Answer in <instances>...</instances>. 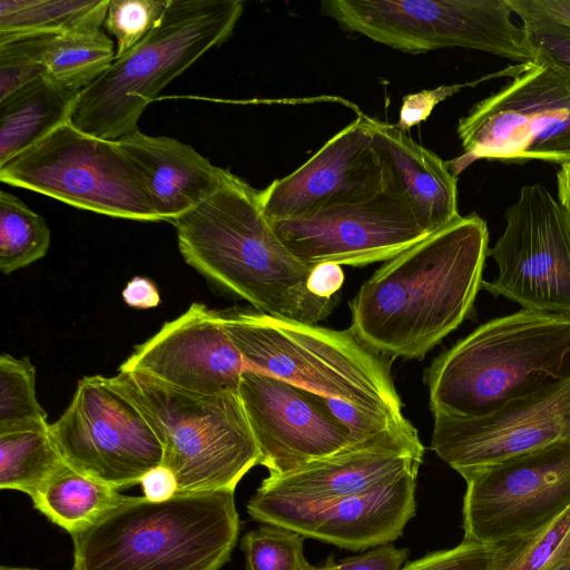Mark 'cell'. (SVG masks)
<instances>
[{
	"label": "cell",
	"mask_w": 570,
	"mask_h": 570,
	"mask_svg": "<svg viewBox=\"0 0 570 570\" xmlns=\"http://www.w3.org/2000/svg\"><path fill=\"white\" fill-rule=\"evenodd\" d=\"M489 249L475 213L430 234L361 285L350 330L386 357L423 358L471 316Z\"/></svg>",
	"instance_id": "cell-1"
},
{
	"label": "cell",
	"mask_w": 570,
	"mask_h": 570,
	"mask_svg": "<svg viewBox=\"0 0 570 570\" xmlns=\"http://www.w3.org/2000/svg\"><path fill=\"white\" fill-rule=\"evenodd\" d=\"M185 262L255 309L307 324L325 320L334 297L313 294L314 266L295 258L264 214L261 190L223 168L217 188L171 223Z\"/></svg>",
	"instance_id": "cell-2"
},
{
	"label": "cell",
	"mask_w": 570,
	"mask_h": 570,
	"mask_svg": "<svg viewBox=\"0 0 570 570\" xmlns=\"http://www.w3.org/2000/svg\"><path fill=\"white\" fill-rule=\"evenodd\" d=\"M570 379V314L520 309L483 323L424 374L435 414L475 417Z\"/></svg>",
	"instance_id": "cell-3"
},
{
	"label": "cell",
	"mask_w": 570,
	"mask_h": 570,
	"mask_svg": "<svg viewBox=\"0 0 570 570\" xmlns=\"http://www.w3.org/2000/svg\"><path fill=\"white\" fill-rule=\"evenodd\" d=\"M234 492L126 495L72 537V570H219L239 533Z\"/></svg>",
	"instance_id": "cell-4"
},
{
	"label": "cell",
	"mask_w": 570,
	"mask_h": 570,
	"mask_svg": "<svg viewBox=\"0 0 570 570\" xmlns=\"http://www.w3.org/2000/svg\"><path fill=\"white\" fill-rule=\"evenodd\" d=\"M219 312L248 368L371 413L405 417L389 357L350 328L331 330L237 306Z\"/></svg>",
	"instance_id": "cell-5"
},
{
	"label": "cell",
	"mask_w": 570,
	"mask_h": 570,
	"mask_svg": "<svg viewBox=\"0 0 570 570\" xmlns=\"http://www.w3.org/2000/svg\"><path fill=\"white\" fill-rule=\"evenodd\" d=\"M243 12L240 0H168L147 37L80 92L72 121L108 140L137 130L147 106L203 55L222 46Z\"/></svg>",
	"instance_id": "cell-6"
},
{
	"label": "cell",
	"mask_w": 570,
	"mask_h": 570,
	"mask_svg": "<svg viewBox=\"0 0 570 570\" xmlns=\"http://www.w3.org/2000/svg\"><path fill=\"white\" fill-rule=\"evenodd\" d=\"M107 379L157 434L164 446L161 464L175 474L177 493L235 491L259 464L238 389L194 393L139 372Z\"/></svg>",
	"instance_id": "cell-7"
},
{
	"label": "cell",
	"mask_w": 570,
	"mask_h": 570,
	"mask_svg": "<svg viewBox=\"0 0 570 570\" xmlns=\"http://www.w3.org/2000/svg\"><path fill=\"white\" fill-rule=\"evenodd\" d=\"M511 78L459 119L463 153L446 161L456 177L480 159L570 164V76L534 57Z\"/></svg>",
	"instance_id": "cell-8"
},
{
	"label": "cell",
	"mask_w": 570,
	"mask_h": 570,
	"mask_svg": "<svg viewBox=\"0 0 570 570\" xmlns=\"http://www.w3.org/2000/svg\"><path fill=\"white\" fill-rule=\"evenodd\" d=\"M0 180L97 214L160 222L146 183L116 140L66 120L0 165Z\"/></svg>",
	"instance_id": "cell-9"
},
{
	"label": "cell",
	"mask_w": 570,
	"mask_h": 570,
	"mask_svg": "<svg viewBox=\"0 0 570 570\" xmlns=\"http://www.w3.org/2000/svg\"><path fill=\"white\" fill-rule=\"evenodd\" d=\"M321 11L345 31L407 53L465 48L533 61L507 0H326Z\"/></svg>",
	"instance_id": "cell-10"
},
{
	"label": "cell",
	"mask_w": 570,
	"mask_h": 570,
	"mask_svg": "<svg viewBox=\"0 0 570 570\" xmlns=\"http://www.w3.org/2000/svg\"><path fill=\"white\" fill-rule=\"evenodd\" d=\"M464 539L499 544L532 534L570 508V439L459 472Z\"/></svg>",
	"instance_id": "cell-11"
},
{
	"label": "cell",
	"mask_w": 570,
	"mask_h": 570,
	"mask_svg": "<svg viewBox=\"0 0 570 570\" xmlns=\"http://www.w3.org/2000/svg\"><path fill=\"white\" fill-rule=\"evenodd\" d=\"M424 446L406 419L386 430L283 475H268L247 503L248 514L288 529L340 499L419 469Z\"/></svg>",
	"instance_id": "cell-12"
},
{
	"label": "cell",
	"mask_w": 570,
	"mask_h": 570,
	"mask_svg": "<svg viewBox=\"0 0 570 570\" xmlns=\"http://www.w3.org/2000/svg\"><path fill=\"white\" fill-rule=\"evenodd\" d=\"M49 430L70 468L116 490L140 483L163 463L164 446L153 428L102 375L78 381Z\"/></svg>",
	"instance_id": "cell-13"
},
{
	"label": "cell",
	"mask_w": 570,
	"mask_h": 570,
	"mask_svg": "<svg viewBox=\"0 0 570 570\" xmlns=\"http://www.w3.org/2000/svg\"><path fill=\"white\" fill-rule=\"evenodd\" d=\"M489 256L498 274L482 287L523 309L570 314V219L541 184L524 185L507 208Z\"/></svg>",
	"instance_id": "cell-14"
},
{
	"label": "cell",
	"mask_w": 570,
	"mask_h": 570,
	"mask_svg": "<svg viewBox=\"0 0 570 570\" xmlns=\"http://www.w3.org/2000/svg\"><path fill=\"white\" fill-rule=\"evenodd\" d=\"M271 225L289 253L311 266L386 262L430 235L390 187Z\"/></svg>",
	"instance_id": "cell-15"
},
{
	"label": "cell",
	"mask_w": 570,
	"mask_h": 570,
	"mask_svg": "<svg viewBox=\"0 0 570 570\" xmlns=\"http://www.w3.org/2000/svg\"><path fill=\"white\" fill-rule=\"evenodd\" d=\"M238 393L259 449V464L272 476L354 444L328 397L267 373L247 368Z\"/></svg>",
	"instance_id": "cell-16"
},
{
	"label": "cell",
	"mask_w": 570,
	"mask_h": 570,
	"mask_svg": "<svg viewBox=\"0 0 570 570\" xmlns=\"http://www.w3.org/2000/svg\"><path fill=\"white\" fill-rule=\"evenodd\" d=\"M570 439V379L485 415H434L431 449L458 473Z\"/></svg>",
	"instance_id": "cell-17"
},
{
	"label": "cell",
	"mask_w": 570,
	"mask_h": 570,
	"mask_svg": "<svg viewBox=\"0 0 570 570\" xmlns=\"http://www.w3.org/2000/svg\"><path fill=\"white\" fill-rule=\"evenodd\" d=\"M389 187L375 118L360 114L289 175L261 190L269 222L368 197Z\"/></svg>",
	"instance_id": "cell-18"
},
{
	"label": "cell",
	"mask_w": 570,
	"mask_h": 570,
	"mask_svg": "<svg viewBox=\"0 0 570 570\" xmlns=\"http://www.w3.org/2000/svg\"><path fill=\"white\" fill-rule=\"evenodd\" d=\"M247 368L220 312L195 302L135 346L118 372H139L184 391L215 394L238 389Z\"/></svg>",
	"instance_id": "cell-19"
},
{
	"label": "cell",
	"mask_w": 570,
	"mask_h": 570,
	"mask_svg": "<svg viewBox=\"0 0 570 570\" xmlns=\"http://www.w3.org/2000/svg\"><path fill=\"white\" fill-rule=\"evenodd\" d=\"M419 469L340 499L293 522L288 530L340 548L360 551L402 535L416 510Z\"/></svg>",
	"instance_id": "cell-20"
},
{
	"label": "cell",
	"mask_w": 570,
	"mask_h": 570,
	"mask_svg": "<svg viewBox=\"0 0 570 570\" xmlns=\"http://www.w3.org/2000/svg\"><path fill=\"white\" fill-rule=\"evenodd\" d=\"M116 141L141 174L160 220L173 223L220 183L223 168L178 139L137 129Z\"/></svg>",
	"instance_id": "cell-21"
},
{
	"label": "cell",
	"mask_w": 570,
	"mask_h": 570,
	"mask_svg": "<svg viewBox=\"0 0 570 570\" xmlns=\"http://www.w3.org/2000/svg\"><path fill=\"white\" fill-rule=\"evenodd\" d=\"M375 135L387 166L389 187L405 198L429 234L461 217L458 177L445 160L393 124L375 119Z\"/></svg>",
	"instance_id": "cell-22"
},
{
	"label": "cell",
	"mask_w": 570,
	"mask_h": 570,
	"mask_svg": "<svg viewBox=\"0 0 570 570\" xmlns=\"http://www.w3.org/2000/svg\"><path fill=\"white\" fill-rule=\"evenodd\" d=\"M80 92L43 76L0 101V165L72 118Z\"/></svg>",
	"instance_id": "cell-23"
},
{
	"label": "cell",
	"mask_w": 570,
	"mask_h": 570,
	"mask_svg": "<svg viewBox=\"0 0 570 570\" xmlns=\"http://www.w3.org/2000/svg\"><path fill=\"white\" fill-rule=\"evenodd\" d=\"M30 498L35 509L73 537L94 525L126 495L67 464Z\"/></svg>",
	"instance_id": "cell-24"
},
{
	"label": "cell",
	"mask_w": 570,
	"mask_h": 570,
	"mask_svg": "<svg viewBox=\"0 0 570 570\" xmlns=\"http://www.w3.org/2000/svg\"><path fill=\"white\" fill-rule=\"evenodd\" d=\"M109 0H0V42L32 35L100 29Z\"/></svg>",
	"instance_id": "cell-25"
},
{
	"label": "cell",
	"mask_w": 570,
	"mask_h": 570,
	"mask_svg": "<svg viewBox=\"0 0 570 570\" xmlns=\"http://www.w3.org/2000/svg\"><path fill=\"white\" fill-rule=\"evenodd\" d=\"M41 53L47 76L77 91L99 78L116 57L112 40L98 28L42 35Z\"/></svg>",
	"instance_id": "cell-26"
},
{
	"label": "cell",
	"mask_w": 570,
	"mask_h": 570,
	"mask_svg": "<svg viewBox=\"0 0 570 570\" xmlns=\"http://www.w3.org/2000/svg\"><path fill=\"white\" fill-rule=\"evenodd\" d=\"M66 465L49 428L0 434L1 490L30 497Z\"/></svg>",
	"instance_id": "cell-27"
},
{
	"label": "cell",
	"mask_w": 570,
	"mask_h": 570,
	"mask_svg": "<svg viewBox=\"0 0 570 570\" xmlns=\"http://www.w3.org/2000/svg\"><path fill=\"white\" fill-rule=\"evenodd\" d=\"M46 220L20 198L0 191V271L9 275L45 257L50 246Z\"/></svg>",
	"instance_id": "cell-28"
},
{
	"label": "cell",
	"mask_w": 570,
	"mask_h": 570,
	"mask_svg": "<svg viewBox=\"0 0 570 570\" xmlns=\"http://www.w3.org/2000/svg\"><path fill=\"white\" fill-rule=\"evenodd\" d=\"M36 394V367L29 357L0 356V434L49 428Z\"/></svg>",
	"instance_id": "cell-29"
},
{
	"label": "cell",
	"mask_w": 570,
	"mask_h": 570,
	"mask_svg": "<svg viewBox=\"0 0 570 570\" xmlns=\"http://www.w3.org/2000/svg\"><path fill=\"white\" fill-rule=\"evenodd\" d=\"M499 544L495 570H554L570 562V508L548 527Z\"/></svg>",
	"instance_id": "cell-30"
},
{
	"label": "cell",
	"mask_w": 570,
	"mask_h": 570,
	"mask_svg": "<svg viewBox=\"0 0 570 570\" xmlns=\"http://www.w3.org/2000/svg\"><path fill=\"white\" fill-rule=\"evenodd\" d=\"M304 537L292 530L266 524L247 532L242 539V550L247 570H302Z\"/></svg>",
	"instance_id": "cell-31"
},
{
	"label": "cell",
	"mask_w": 570,
	"mask_h": 570,
	"mask_svg": "<svg viewBox=\"0 0 570 570\" xmlns=\"http://www.w3.org/2000/svg\"><path fill=\"white\" fill-rule=\"evenodd\" d=\"M521 20L533 58H543L570 76V26L534 8L529 0H507Z\"/></svg>",
	"instance_id": "cell-32"
},
{
	"label": "cell",
	"mask_w": 570,
	"mask_h": 570,
	"mask_svg": "<svg viewBox=\"0 0 570 570\" xmlns=\"http://www.w3.org/2000/svg\"><path fill=\"white\" fill-rule=\"evenodd\" d=\"M168 0H109L102 27L116 38V57L120 58L154 29Z\"/></svg>",
	"instance_id": "cell-33"
},
{
	"label": "cell",
	"mask_w": 570,
	"mask_h": 570,
	"mask_svg": "<svg viewBox=\"0 0 570 570\" xmlns=\"http://www.w3.org/2000/svg\"><path fill=\"white\" fill-rule=\"evenodd\" d=\"M41 38L42 35H32L0 42V101L47 76Z\"/></svg>",
	"instance_id": "cell-34"
},
{
	"label": "cell",
	"mask_w": 570,
	"mask_h": 570,
	"mask_svg": "<svg viewBox=\"0 0 570 570\" xmlns=\"http://www.w3.org/2000/svg\"><path fill=\"white\" fill-rule=\"evenodd\" d=\"M502 551V544L463 539L455 548L429 553L402 570H495Z\"/></svg>",
	"instance_id": "cell-35"
},
{
	"label": "cell",
	"mask_w": 570,
	"mask_h": 570,
	"mask_svg": "<svg viewBox=\"0 0 570 570\" xmlns=\"http://www.w3.org/2000/svg\"><path fill=\"white\" fill-rule=\"evenodd\" d=\"M514 72V67L510 66L504 70H501L493 75H488L481 79L475 81L465 82V83H454V85H443L439 86L434 89H423L415 94L405 95L402 98V105L400 109L399 120L395 127L402 131H406L410 128L421 124L426 120L435 106L452 95L459 92L465 87H473L476 83L492 78L494 76H508L511 77Z\"/></svg>",
	"instance_id": "cell-36"
},
{
	"label": "cell",
	"mask_w": 570,
	"mask_h": 570,
	"mask_svg": "<svg viewBox=\"0 0 570 570\" xmlns=\"http://www.w3.org/2000/svg\"><path fill=\"white\" fill-rule=\"evenodd\" d=\"M407 556V549L383 544L361 556L346 558L340 562L330 558L322 568L324 570H402Z\"/></svg>",
	"instance_id": "cell-37"
},
{
	"label": "cell",
	"mask_w": 570,
	"mask_h": 570,
	"mask_svg": "<svg viewBox=\"0 0 570 570\" xmlns=\"http://www.w3.org/2000/svg\"><path fill=\"white\" fill-rule=\"evenodd\" d=\"M144 497L161 502L173 498L178 491L175 474L165 465H158L147 472L140 481Z\"/></svg>",
	"instance_id": "cell-38"
},
{
	"label": "cell",
	"mask_w": 570,
	"mask_h": 570,
	"mask_svg": "<svg viewBox=\"0 0 570 570\" xmlns=\"http://www.w3.org/2000/svg\"><path fill=\"white\" fill-rule=\"evenodd\" d=\"M343 283L344 273L341 265L323 263L314 266L312 269L307 281V287L313 294L320 297L333 298L341 289Z\"/></svg>",
	"instance_id": "cell-39"
},
{
	"label": "cell",
	"mask_w": 570,
	"mask_h": 570,
	"mask_svg": "<svg viewBox=\"0 0 570 570\" xmlns=\"http://www.w3.org/2000/svg\"><path fill=\"white\" fill-rule=\"evenodd\" d=\"M121 295L124 302L134 308H154L160 303L157 286L147 277H132L124 287Z\"/></svg>",
	"instance_id": "cell-40"
},
{
	"label": "cell",
	"mask_w": 570,
	"mask_h": 570,
	"mask_svg": "<svg viewBox=\"0 0 570 570\" xmlns=\"http://www.w3.org/2000/svg\"><path fill=\"white\" fill-rule=\"evenodd\" d=\"M538 10L570 26V0H529Z\"/></svg>",
	"instance_id": "cell-41"
},
{
	"label": "cell",
	"mask_w": 570,
	"mask_h": 570,
	"mask_svg": "<svg viewBox=\"0 0 570 570\" xmlns=\"http://www.w3.org/2000/svg\"><path fill=\"white\" fill-rule=\"evenodd\" d=\"M558 202L570 219V164L562 165L557 173Z\"/></svg>",
	"instance_id": "cell-42"
},
{
	"label": "cell",
	"mask_w": 570,
	"mask_h": 570,
	"mask_svg": "<svg viewBox=\"0 0 570 570\" xmlns=\"http://www.w3.org/2000/svg\"><path fill=\"white\" fill-rule=\"evenodd\" d=\"M0 570H33V569H26V568H14V567H4L2 566Z\"/></svg>",
	"instance_id": "cell-43"
},
{
	"label": "cell",
	"mask_w": 570,
	"mask_h": 570,
	"mask_svg": "<svg viewBox=\"0 0 570 570\" xmlns=\"http://www.w3.org/2000/svg\"><path fill=\"white\" fill-rule=\"evenodd\" d=\"M554 570H570V562L562 563Z\"/></svg>",
	"instance_id": "cell-44"
},
{
	"label": "cell",
	"mask_w": 570,
	"mask_h": 570,
	"mask_svg": "<svg viewBox=\"0 0 570 570\" xmlns=\"http://www.w3.org/2000/svg\"><path fill=\"white\" fill-rule=\"evenodd\" d=\"M302 570H324L323 568H316L311 564H306Z\"/></svg>",
	"instance_id": "cell-45"
}]
</instances>
